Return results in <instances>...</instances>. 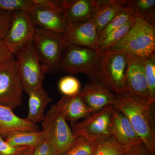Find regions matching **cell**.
<instances>
[{
  "label": "cell",
  "mask_w": 155,
  "mask_h": 155,
  "mask_svg": "<svg viewBox=\"0 0 155 155\" xmlns=\"http://www.w3.org/2000/svg\"><path fill=\"white\" fill-rule=\"evenodd\" d=\"M114 109L123 113L151 155L155 154V132L151 114V107L143 105L127 93L116 96Z\"/></svg>",
  "instance_id": "cell-1"
},
{
  "label": "cell",
  "mask_w": 155,
  "mask_h": 155,
  "mask_svg": "<svg viewBox=\"0 0 155 155\" xmlns=\"http://www.w3.org/2000/svg\"><path fill=\"white\" fill-rule=\"evenodd\" d=\"M110 51L123 52L141 60L155 56V26L143 19L136 18L128 33L106 53Z\"/></svg>",
  "instance_id": "cell-2"
},
{
  "label": "cell",
  "mask_w": 155,
  "mask_h": 155,
  "mask_svg": "<svg viewBox=\"0 0 155 155\" xmlns=\"http://www.w3.org/2000/svg\"><path fill=\"white\" fill-rule=\"evenodd\" d=\"M130 60L131 57L123 52H108L101 54L98 68L91 81L101 83L116 96L125 93Z\"/></svg>",
  "instance_id": "cell-3"
},
{
  "label": "cell",
  "mask_w": 155,
  "mask_h": 155,
  "mask_svg": "<svg viewBox=\"0 0 155 155\" xmlns=\"http://www.w3.org/2000/svg\"><path fill=\"white\" fill-rule=\"evenodd\" d=\"M33 44L45 74L57 72L68 46L64 34L36 27Z\"/></svg>",
  "instance_id": "cell-4"
},
{
  "label": "cell",
  "mask_w": 155,
  "mask_h": 155,
  "mask_svg": "<svg viewBox=\"0 0 155 155\" xmlns=\"http://www.w3.org/2000/svg\"><path fill=\"white\" fill-rule=\"evenodd\" d=\"M42 127L45 139L51 145L55 155L64 153L76 139L56 105L52 106L45 115Z\"/></svg>",
  "instance_id": "cell-5"
},
{
  "label": "cell",
  "mask_w": 155,
  "mask_h": 155,
  "mask_svg": "<svg viewBox=\"0 0 155 155\" xmlns=\"http://www.w3.org/2000/svg\"><path fill=\"white\" fill-rule=\"evenodd\" d=\"M17 72L24 91L28 94L42 86L45 73L33 42L22 48L14 55Z\"/></svg>",
  "instance_id": "cell-6"
},
{
  "label": "cell",
  "mask_w": 155,
  "mask_h": 155,
  "mask_svg": "<svg viewBox=\"0 0 155 155\" xmlns=\"http://www.w3.org/2000/svg\"><path fill=\"white\" fill-rule=\"evenodd\" d=\"M101 56L97 49L69 45L59 69L68 73H83L91 79L98 68Z\"/></svg>",
  "instance_id": "cell-7"
},
{
  "label": "cell",
  "mask_w": 155,
  "mask_h": 155,
  "mask_svg": "<svg viewBox=\"0 0 155 155\" xmlns=\"http://www.w3.org/2000/svg\"><path fill=\"white\" fill-rule=\"evenodd\" d=\"M23 91L13 55L0 64V105L14 110L22 104Z\"/></svg>",
  "instance_id": "cell-8"
},
{
  "label": "cell",
  "mask_w": 155,
  "mask_h": 155,
  "mask_svg": "<svg viewBox=\"0 0 155 155\" xmlns=\"http://www.w3.org/2000/svg\"><path fill=\"white\" fill-rule=\"evenodd\" d=\"M113 110V106H107L72 124L71 129L74 137H84L97 142L110 137V126Z\"/></svg>",
  "instance_id": "cell-9"
},
{
  "label": "cell",
  "mask_w": 155,
  "mask_h": 155,
  "mask_svg": "<svg viewBox=\"0 0 155 155\" xmlns=\"http://www.w3.org/2000/svg\"><path fill=\"white\" fill-rule=\"evenodd\" d=\"M35 28L28 12H14L11 26L3 40L14 56L23 47L33 42Z\"/></svg>",
  "instance_id": "cell-10"
},
{
  "label": "cell",
  "mask_w": 155,
  "mask_h": 155,
  "mask_svg": "<svg viewBox=\"0 0 155 155\" xmlns=\"http://www.w3.org/2000/svg\"><path fill=\"white\" fill-rule=\"evenodd\" d=\"M125 87L129 95L143 105L151 107L155 104L150 95L142 60L131 58Z\"/></svg>",
  "instance_id": "cell-11"
},
{
  "label": "cell",
  "mask_w": 155,
  "mask_h": 155,
  "mask_svg": "<svg viewBox=\"0 0 155 155\" xmlns=\"http://www.w3.org/2000/svg\"><path fill=\"white\" fill-rule=\"evenodd\" d=\"M80 93L91 114L107 106H113L116 101L115 94L101 83L95 81H91L85 84Z\"/></svg>",
  "instance_id": "cell-12"
},
{
  "label": "cell",
  "mask_w": 155,
  "mask_h": 155,
  "mask_svg": "<svg viewBox=\"0 0 155 155\" xmlns=\"http://www.w3.org/2000/svg\"><path fill=\"white\" fill-rule=\"evenodd\" d=\"M64 36L68 45L91 49H97L99 38L96 25L92 19L80 24L68 26Z\"/></svg>",
  "instance_id": "cell-13"
},
{
  "label": "cell",
  "mask_w": 155,
  "mask_h": 155,
  "mask_svg": "<svg viewBox=\"0 0 155 155\" xmlns=\"http://www.w3.org/2000/svg\"><path fill=\"white\" fill-rule=\"evenodd\" d=\"M62 15L68 26L91 20L95 10L96 0L61 1Z\"/></svg>",
  "instance_id": "cell-14"
},
{
  "label": "cell",
  "mask_w": 155,
  "mask_h": 155,
  "mask_svg": "<svg viewBox=\"0 0 155 155\" xmlns=\"http://www.w3.org/2000/svg\"><path fill=\"white\" fill-rule=\"evenodd\" d=\"M28 13L35 27L64 34L67 32L68 25L61 13L35 4Z\"/></svg>",
  "instance_id": "cell-15"
},
{
  "label": "cell",
  "mask_w": 155,
  "mask_h": 155,
  "mask_svg": "<svg viewBox=\"0 0 155 155\" xmlns=\"http://www.w3.org/2000/svg\"><path fill=\"white\" fill-rule=\"evenodd\" d=\"M110 134L111 137L125 147H131L142 141L127 117L114 108L111 117Z\"/></svg>",
  "instance_id": "cell-16"
},
{
  "label": "cell",
  "mask_w": 155,
  "mask_h": 155,
  "mask_svg": "<svg viewBox=\"0 0 155 155\" xmlns=\"http://www.w3.org/2000/svg\"><path fill=\"white\" fill-rule=\"evenodd\" d=\"M56 106L71 125L91 114L80 93L71 96H64Z\"/></svg>",
  "instance_id": "cell-17"
},
{
  "label": "cell",
  "mask_w": 155,
  "mask_h": 155,
  "mask_svg": "<svg viewBox=\"0 0 155 155\" xmlns=\"http://www.w3.org/2000/svg\"><path fill=\"white\" fill-rule=\"evenodd\" d=\"M128 1L96 0L95 10L92 19L96 25L99 36L108 23L127 6Z\"/></svg>",
  "instance_id": "cell-18"
},
{
  "label": "cell",
  "mask_w": 155,
  "mask_h": 155,
  "mask_svg": "<svg viewBox=\"0 0 155 155\" xmlns=\"http://www.w3.org/2000/svg\"><path fill=\"white\" fill-rule=\"evenodd\" d=\"M0 130L4 139L13 132L39 130L36 124L26 118H20L10 108L2 105H0Z\"/></svg>",
  "instance_id": "cell-19"
},
{
  "label": "cell",
  "mask_w": 155,
  "mask_h": 155,
  "mask_svg": "<svg viewBox=\"0 0 155 155\" xmlns=\"http://www.w3.org/2000/svg\"><path fill=\"white\" fill-rule=\"evenodd\" d=\"M28 95V111L26 119L35 124L42 122L45 111L51 98L42 86L34 90Z\"/></svg>",
  "instance_id": "cell-20"
},
{
  "label": "cell",
  "mask_w": 155,
  "mask_h": 155,
  "mask_svg": "<svg viewBox=\"0 0 155 155\" xmlns=\"http://www.w3.org/2000/svg\"><path fill=\"white\" fill-rule=\"evenodd\" d=\"M44 138L42 131L38 130L13 132L6 136L4 139L13 146L27 147L33 149Z\"/></svg>",
  "instance_id": "cell-21"
},
{
  "label": "cell",
  "mask_w": 155,
  "mask_h": 155,
  "mask_svg": "<svg viewBox=\"0 0 155 155\" xmlns=\"http://www.w3.org/2000/svg\"><path fill=\"white\" fill-rule=\"evenodd\" d=\"M127 5L133 11L135 18L143 19L155 26V0H131L128 1Z\"/></svg>",
  "instance_id": "cell-22"
},
{
  "label": "cell",
  "mask_w": 155,
  "mask_h": 155,
  "mask_svg": "<svg viewBox=\"0 0 155 155\" xmlns=\"http://www.w3.org/2000/svg\"><path fill=\"white\" fill-rule=\"evenodd\" d=\"M135 19L136 18L131 19L124 25L112 31L99 42L97 49L101 54H105L112 46L125 36L133 26Z\"/></svg>",
  "instance_id": "cell-23"
},
{
  "label": "cell",
  "mask_w": 155,
  "mask_h": 155,
  "mask_svg": "<svg viewBox=\"0 0 155 155\" xmlns=\"http://www.w3.org/2000/svg\"><path fill=\"white\" fill-rule=\"evenodd\" d=\"M129 147L120 144L110 137L97 141L92 155H126Z\"/></svg>",
  "instance_id": "cell-24"
},
{
  "label": "cell",
  "mask_w": 155,
  "mask_h": 155,
  "mask_svg": "<svg viewBox=\"0 0 155 155\" xmlns=\"http://www.w3.org/2000/svg\"><path fill=\"white\" fill-rule=\"evenodd\" d=\"M134 18H135V17L133 11L127 4V6L118 13L104 28L100 35L99 42L105 37L112 31L124 25Z\"/></svg>",
  "instance_id": "cell-25"
},
{
  "label": "cell",
  "mask_w": 155,
  "mask_h": 155,
  "mask_svg": "<svg viewBox=\"0 0 155 155\" xmlns=\"http://www.w3.org/2000/svg\"><path fill=\"white\" fill-rule=\"evenodd\" d=\"M96 142L84 137H78L61 155H92Z\"/></svg>",
  "instance_id": "cell-26"
},
{
  "label": "cell",
  "mask_w": 155,
  "mask_h": 155,
  "mask_svg": "<svg viewBox=\"0 0 155 155\" xmlns=\"http://www.w3.org/2000/svg\"><path fill=\"white\" fill-rule=\"evenodd\" d=\"M35 5L33 0H0V11L29 12Z\"/></svg>",
  "instance_id": "cell-27"
},
{
  "label": "cell",
  "mask_w": 155,
  "mask_h": 155,
  "mask_svg": "<svg viewBox=\"0 0 155 155\" xmlns=\"http://www.w3.org/2000/svg\"><path fill=\"white\" fill-rule=\"evenodd\" d=\"M150 95L155 102V56L142 60Z\"/></svg>",
  "instance_id": "cell-28"
},
{
  "label": "cell",
  "mask_w": 155,
  "mask_h": 155,
  "mask_svg": "<svg viewBox=\"0 0 155 155\" xmlns=\"http://www.w3.org/2000/svg\"><path fill=\"white\" fill-rule=\"evenodd\" d=\"M58 87L64 96L75 95L79 93L81 90L80 81L72 76L62 78L58 83Z\"/></svg>",
  "instance_id": "cell-29"
},
{
  "label": "cell",
  "mask_w": 155,
  "mask_h": 155,
  "mask_svg": "<svg viewBox=\"0 0 155 155\" xmlns=\"http://www.w3.org/2000/svg\"><path fill=\"white\" fill-rule=\"evenodd\" d=\"M14 13L0 11V40L5 38L11 26Z\"/></svg>",
  "instance_id": "cell-30"
},
{
  "label": "cell",
  "mask_w": 155,
  "mask_h": 155,
  "mask_svg": "<svg viewBox=\"0 0 155 155\" xmlns=\"http://www.w3.org/2000/svg\"><path fill=\"white\" fill-rule=\"evenodd\" d=\"M28 148L27 147L11 146L0 136V155H19Z\"/></svg>",
  "instance_id": "cell-31"
},
{
  "label": "cell",
  "mask_w": 155,
  "mask_h": 155,
  "mask_svg": "<svg viewBox=\"0 0 155 155\" xmlns=\"http://www.w3.org/2000/svg\"><path fill=\"white\" fill-rule=\"evenodd\" d=\"M31 149L33 155H55L53 147L45 138Z\"/></svg>",
  "instance_id": "cell-32"
},
{
  "label": "cell",
  "mask_w": 155,
  "mask_h": 155,
  "mask_svg": "<svg viewBox=\"0 0 155 155\" xmlns=\"http://www.w3.org/2000/svg\"><path fill=\"white\" fill-rule=\"evenodd\" d=\"M35 5H39L44 8L58 11L62 14L61 1L54 0H33Z\"/></svg>",
  "instance_id": "cell-33"
},
{
  "label": "cell",
  "mask_w": 155,
  "mask_h": 155,
  "mask_svg": "<svg viewBox=\"0 0 155 155\" xmlns=\"http://www.w3.org/2000/svg\"><path fill=\"white\" fill-rule=\"evenodd\" d=\"M126 155H151L142 141L130 147Z\"/></svg>",
  "instance_id": "cell-34"
},
{
  "label": "cell",
  "mask_w": 155,
  "mask_h": 155,
  "mask_svg": "<svg viewBox=\"0 0 155 155\" xmlns=\"http://www.w3.org/2000/svg\"><path fill=\"white\" fill-rule=\"evenodd\" d=\"M14 55L8 49L3 40H0V64Z\"/></svg>",
  "instance_id": "cell-35"
},
{
  "label": "cell",
  "mask_w": 155,
  "mask_h": 155,
  "mask_svg": "<svg viewBox=\"0 0 155 155\" xmlns=\"http://www.w3.org/2000/svg\"><path fill=\"white\" fill-rule=\"evenodd\" d=\"M19 155H33L31 150L30 148L27 149L26 150Z\"/></svg>",
  "instance_id": "cell-36"
},
{
  "label": "cell",
  "mask_w": 155,
  "mask_h": 155,
  "mask_svg": "<svg viewBox=\"0 0 155 155\" xmlns=\"http://www.w3.org/2000/svg\"><path fill=\"white\" fill-rule=\"evenodd\" d=\"M0 136H1L2 137V133L1 130H0Z\"/></svg>",
  "instance_id": "cell-37"
}]
</instances>
